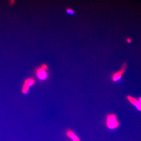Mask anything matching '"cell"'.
<instances>
[{"label":"cell","mask_w":141,"mask_h":141,"mask_svg":"<svg viewBox=\"0 0 141 141\" xmlns=\"http://www.w3.org/2000/svg\"><path fill=\"white\" fill-rule=\"evenodd\" d=\"M120 125L115 114L110 113L107 116L106 118V125L109 129H115L119 127Z\"/></svg>","instance_id":"1"},{"label":"cell","mask_w":141,"mask_h":141,"mask_svg":"<svg viewBox=\"0 0 141 141\" xmlns=\"http://www.w3.org/2000/svg\"><path fill=\"white\" fill-rule=\"evenodd\" d=\"M127 67V62H123L121 68L119 70L112 74L111 76L112 81L116 82L121 79L124 73H125Z\"/></svg>","instance_id":"2"},{"label":"cell","mask_w":141,"mask_h":141,"mask_svg":"<svg viewBox=\"0 0 141 141\" xmlns=\"http://www.w3.org/2000/svg\"><path fill=\"white\" fill-rule=\"evenodd\" d=\"M48 69V65L46 64H44L37 69L36 76L39 80L44 81L47 79L48 77L47 72Z\"/></svg>","instance_id":"3"},{"label":"cell","mask_w":141,"mask_h":141,"mask_svg":"<svg viewBox=\"0 0 141 141\" xmlns=\"http://www.w3.org/2000/svg\"><path fill=\"white\" fill-rule=\"evenodd\" d=\"M35 81L33 78H27L24 82L21 89V92L24 94H27L28 93L30 87L32 86L35 84Z\"/></svg>","instance_id":"4"},{"label":"cell","mask_w":141,"mask_h":141,"mask_svg":"<svg viewBox=\"0 0 141 141\" xmlns=\"http://www.w3.org/2000/svg\"><path fill=\"white\" fill-rule=\"evenodd\" d=\"M126 98L130 103L137 108L138 111H141V104L138 100L130 95H127Z\"/></svg>","instance_id":"5"},{"label":"cell","mask_w":141,"mask_h":141,"mask_svg":"<svg viewBox=\"0 0 141 141\" xmlns=\"http://www.w3.org/2000/svg\"><path fill=\"white\" fill-rule=\"evenodd\" d=\"M67 136L73 141H81L78 137L72 130H68L66 133Z\"/></svg>","instance_id":"6"},{"label":"cell","mask_w":141,"mask_h":141,"mask_svg":"<svg viewBox=\"0 0 141 141\" xmlns=\"http://www.w3.org/2000/svg\"><path fill=\"white\" fill-rule=\"evenodd\" d=\"M67 13L69 15H73L75 14V11L74 10L70 8H67L66 9Z\"/></svg>","instance_id":"7"},{"label":"cell","mask_w":141,"mask_h":141,"mask_svg":"<svg viewBox=\"0 0 141 141\" xmlns=\"http://www.w3.org/2000/svg\"><path fill=\"white\" fill-rule=\"evenodd\" d=\"M126 41L127 43L130 44L131 43L132 40L131 38L127 37L126 39Z\"/></svg>","instance_id":"8"},{"label":"cell","mask_w":141,"mask_h":141,"mask_svg":"<svg viewBox=\"0 0 141 141\" xmlns=\"http://www.w3.org/2000/svg\"><path fill=\"white\" fill-rule=\"evenodd\" d=\"M138 101H139V102H140V103L141 104V97H139Z\"/></svg>","instance_id":"9"}]
</instances>
